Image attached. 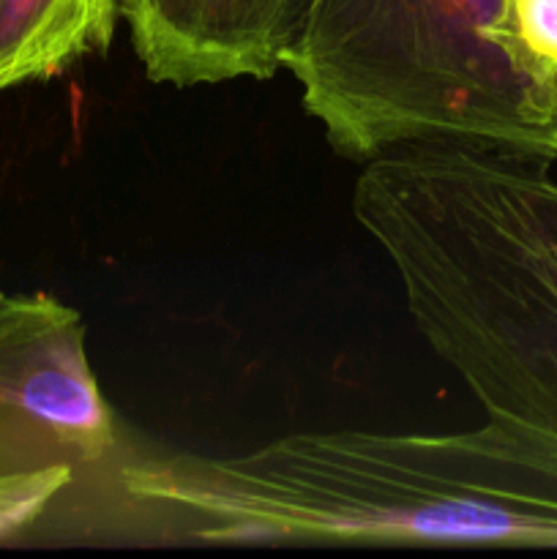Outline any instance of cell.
<instances>
[{
  "instance_id": "6da1fadb",
  "label": "cell",
  "mask_w": 557,
  "mask_h": 559,
  "mask_svg": "<svg viewBox=\"0 0 557 559\" xmlns=\"http://www.w3.org/2000/svg\"><path fill=\"white\" fill-rule=\"evenodd\" d=\"M120 484L200 544L557 549V484L489 420L453 435L295 431L233 456L140 459Z\"/></svg>"
},
{
  "instance_id": "7a4b0ae2",
  "label": "cell",
  "mask_w": 557,
  "mask_h": 559,
  "mask_svg": "<svg viewBox=\"0 0 557 559\" xmlns=\"http://www.w3.org/2000/svg\"><path fill=\"white\" fill-rule=\"evenodd\" d=\"M353 216L415 331L557 484V180L457 151L366 162Z\"/></svg>"
},
{
  "instance_id": "3957f363",
  "label": "cell",
  "mask_w": 557,
  "mask_h": 559,
  "mask_svg": "<svg viewBox=\"0 0 557 559\" xmlns=\"http://www.w3.org/2000/svg\"><path fill=\"white\" fill-rule=\"evenodd\" d=\"M284 69L353 162L557 158V66L522 41L513 0H311Z\"/></svg>"
},
{
  "instance_id": "277c9868",
  "label": "cell",
  "mask_w": 557,
  "mask_h": 559,
  "mask_svg": "<svg viewBox=\"0 0 557 559\" xmlns=\"http://www.w3.org/2000/svg\"><path fill=\"white\" fill-rule=\"evenodd\" d=\"M112 448L80 311L47 293H0V478L76 475Z\"/></svg>"
},
{
  "instance_id": "5b68a950",
  "label": "cell",
  "mask_w": 557,
  "mask_h": 559,
  "mask_svg": "<svg viewBox=\"0 0 557 559\" xmlns=\"http://www.w3.org/2000/svg\"><path fill=\"white\" fill-rule=\"evenodd\" d=\"M311 0H120L131 47L156 85L271 80Z\"/></svg>"
},
{
  "instance_id": "8992f818",
  "label": "cell",
  "mask_w": 557,
  "mask_h": 559,
  "mask_svg": "<svg viewBox=\"0 0 557 559\" xmlns=\"http://www.w3.org/2000/svg\"><path fill=\"white\" fill-rule=\"evenodd\" d=\"M120 0H0V93L107 52Z\"/></svg>"
},
{
  "instance_id": "52a82bcc",
  "label": "cell",
  "mask_w": 557,
  "mask_h": 559,
  "mask_svg": "<svg viewBox=\"0 0 557 559\" xmlns=\"http://www.w3.org/2000/svg\"><path fill=\"white\" fill-rule=\"evenodd\" d=\"M74 484L69 469L0 478V546L27 538Z\"/></svg>"
},
{
  "instance_id": "ba28073f",
  "label": "cell",
  "mask_w": 557,
  "mask_h": 559,
  "mask_svg": "<svg viewBox=\"0 0 557 559\" xmlns=\"http://www.w3.org/2000/svg\"><path fill=\"white\" fill-rule=\"evenodd\" d=\"M513 14L522 41L557 66V0H513Z\"/></svg>"
}]
</instances>
